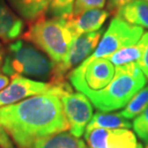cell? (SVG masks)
<instances>
[{
  "label": "cell",
  "mask_w": 148,
  "mask_h": 148,
  "mask_svg": "<svg viewBox=\"0 0 148 148\" xmlns=\"http://www.w3.org/2000/svg\"><path fill=\"white\" fill-rule=\"evenodd\" d=\"M0 125L19 148L69 129L61 98L45 92L0 107Z\"/></svg>",
  "instance_id": "6da1fadb"
},
{
  "label": "cell",
  "mask_w": 148,
  "mask_h": 148,
  "mask_svg": "<svg viewBox=\"0 0 148 148\" xmlns=\"http://www.w3.org/2000/svg\"><path fill=\"white\" fill-rule=\"evenodd\" d=\"M146 84V77L137 63L115 66L111 83L98 92L88 96L97 110L103 112L124 108Z\"/></svg>",
  "instance_id": "7a4b0ae2"
},
{
  "label": "cell",
  "mask_w": 148,
  "mask_h": 148,
  "mask_svg": "<svg viewBox=\"0 0 148 148\" xmlns=\"http://www.w3.org/2000/svg\"><path fill=\"white\" fill-rule=\"evenodd\" d=\"M75 38L64 17H40L23 34L26 41L36 45L55 64L63 61Z\"/></svg>",
  "instance_id": "3957f363"
},
{
  "label": "cell",
  "mask_w": 148,
  "mask_h": 148,
  "mask_svg": "<svg viewBox=\"0 0 148 148\" xmlns=\"http://www.w3.org/2000/svg\"><path fill=\"white\" fill-rule=\"evenodd\" d=\"M55 63L26 40H16L9 45L2 71L9 77L22 76L51 80Z\"/></svg>",
  "instance_id": "277c9868"
},
{
  "label": "cell",
  "mask_w": 148,
  "mask_h": 148,
  "mask_svg": "<svg viewBox=\"0 0 148 148\" xmlns=\"http://www.w3.org/2000/svg\"><path fill=\"white\" fill-rule=\"evenodd\" d=\"M114 72L115 66L107 58L88 57L67 77L73 88L88 97L107 87Z\"/></svg>",
  "instance_id": "5b68a950"
},
{
  "label": "cell",
  "mask_w": 148,
  "mask_h": 148,
  "mask_svg": "<svg viewBox=\"0 0 148 148\" xmlns=\"http://www.w3.org/2000/svg\"><path fill=\"white\" fill-rule=\"evenodd\" d=\"M45 92L57 94L61 98L64 94L71 92V88L66 82H43L14 76L12 78L11 84L0 90V107L14 104L28 97Z\"/></svg>",
  "instance_id": "8992f818"
},
{
  "label": "cell",
  "mask_w": 148,
  "mask_h": 148,
  "mask_svg": "<svg viewBox=\"0 0 148 148\" xmlns=\"http://www.w3.org/2000/svg\"><path fill=\"white\" fill-rule=\"evenodd\" d=\"M143 35V29L131 25L119 16L114 17L98 45L91 54L92 58H107L118 50L137 43Z\"/></svg>",
  "instance_id": "52a82bcc"
},
{
  "label": "cell",
  "mask_w": 148,
  "mask_h": 148,
  "mask_svg": "<svg viewBox=\"0 0 148 148\" xmlns=\"http://www.w3.org/2000/svg\"><path fill=\"white\" fill-rule=\"evenodd\" d=\"M101 36L102 30H98L91 33L82 34L74 38L66 57L59 64H55L52 78L49 82H66V76H69L74 69L80 66L88 57H90L98 45Z\"/></svg>",
  "instance_id": "ba28073f"
},
{
  "label": "cell",
  "mask_w": 148,
  "mask_h": 148,
  "mask_svg": "<svg viewBox=\"0 0 148 148\" xmlns=\"http://www.w3.org/2000/svg\"><path fill=\"white\" fill-rule=\"evenodd\" d=\"M61 101L69 125L70 134L79 138L93 116L90 100L81 92H69L61 97Z\"/></svg>",
  "instance_id": "9c48e42d"
},
{
  "label": "cell",
  "mask_w": 148,
  "mask_h": 148,
  "mask_svg": "<svg viewBox=\"0 0 148 148\" xmlns=\"http://www.w3.org/2000/svg\"><path fill=\"white\" fill-rule=\"evenodd\" d=\"M85 140L90 148H143L128 129L86 130Z\"/></svg>",
  "instance_id": "30bf717a"
},
{
  "label": "cell",
  "mask_w": 148,
  "mask_h": 148,
  "mask_svg": "<svg viewBox=\"0 0 148 148\" xmlns=\"http://www.w3.org/2000/svg\"><path fill=\"white\" fill-rule=\"evenodd\" d=\"M109 16L110 13L103 9H90L77 16H70L66 20L75 37H78L100 30Z\"/></svg>",
  "instance_id": "8fae6325"
},
{
  "label": "cell",
  "mask_w": 148,
  "mask_h": 148,
  "mask_svg": "<svg viewBox=\"0 0 148 148\" xmlns=\"http://www.w3.org/2000/svg\"><path fill=\"white\" fill-rule=\"evenodd\" d=\"M25 24L5 0H0V40L4 42L16 40L24 31Z\"/></svg>",
  "instance_id": "7c38bea8"
},
{
  "label": "cell",
  "mask_w": 148,
  "mask_h": 148,
  "mask_svg": "<svg viewBox=\"0 0 148 148\" xmlns=\"http://www.w3.org/2000/svg\"><path fill=\"white\" fill-rule=\"evenodd\" d=\"M21 18L33 22L45 16L52 0H8Z\"/></svg>",
  "instance_id": "4fadbf2b"
},
{
  "label": "cell",
  "mask_w": 148,
  "mask_h": 148,
  "mask_svg": "<svg viewBox=\"0 0 148 148\" xmlns=\"http://www.w3.org/2000/svg\"><path fill=\"white\" fill-rule=\"evenodd\" d=\"M115 16L131 25L148 29V1L134 0L123 6Z\"/></svg>",
  "instance_id": "5bb4252c"
},
{
  "label": "cell",
  "mask_w": 148,
  "mask_h": 148,
  "mask_svg": "<svg viewBox=\"0 0 148 148\" xmlns=\"http://www.w3.org/2000/svg\"><path fill=\"white\" fill-rule=\"evenodd\" d=\"M132 127V123L128 119L121 115L120 112H96L88 124L86 130H91L95 128L102 129H130Z\"/></svg>",
  "instance_id": "9a60e30c"
},
{
  "label": "cell",
  "mask_w": 148,
  "mask_h": 148,
  "mask_svg": "<svg viewBox=\"0 0 148 148\" xmlns=\"http://www.w3.org/2000/svg\"><path fill=\"white\" fill-rule=\"evenodd\" d=\"M145 42L146 37L143 34V37L140 38V40L137 43L118 50V51L114 52V54L107 57V59L114 66H124V64L131 63H137L143 55Z\"/></svg>",
  "instance_id": "2e32d148"
},
{
  "label": "cell",
  "mask_w": 148,
  "mask_h": 148,
  "mask_svg": "<svg viewBox=\"0 0 148 148\" xmlns=\"http://www.w3.org/2000/svg\"><path fill=\"white\" fill-rule=\"evenodd\" d=\"M84 141L69 133H58L38 140L34 148H82Z\"/></svg>",
  "instance_id": "e0dca14e"
},
{
  "label": "cell",
  "mask_w": 148,
  "mask_h": 148,
  "mask_svg": "<svg viewBox=\"0 0 148 148\" xmlns=\"http://www.w3.org/2000/svg\"><path fill=\"white\" fill-rule=\"evenodd\" d=\"M148 107V86L143 87L138 91L125 106V109L120 112L126 119H132L138 116Z\"/></svg>",
  "instance_id": "ac0fdd59"
},
{
  "label": "cell",
  "mask_w": 148,
  "mask_h": 148,
  "mask_svg": "<svg viewBox=\"0 0 148 148\" xmlns=\"http://www.w3.org/2000/svg\"><path fill=\"white\" fill-rule=\"evenodd\" d=\"M75 0H52L47 11L50 17L67 18L72 14Z\"/></svg>",
  "instance_id": "d6986e66"
},
{
  "label": "cell",
  "mask_w": 148,
  "mask_h": 148,
  "mask_svg": "<svg viewBox=\"0 0 148 148\" xmlns=\"http://www.w3.org/2000/svg\"><path fill=\"white\" fill-rule=\"evenodd\" d=\"M132 126L138 138L148 143V107L136 117Z\"/></svg>",
  "instance_id": "ffe728a7"
},
{
  "label": "cell",
  "mask_w": 148,
  "mask_h": 148,
  "mask_svg": "<svg viewBox=\"0 0 148 148\" xmlns=\"http://www.w3.org/2000/svg\"><path fill=\"white\" fill-rule=\"evenodd\" d=\"M106 1L107 0H75L71 16H77L90 9H103Z\"/></svg>",
  "instance_id": "44dd1931"
},
{
  "label": "cell",
  "mask_w": 148,
  "mask_h": 148,
  "mask_svg": "<svg viewBox=\"0 0 148 148\" xmlns=\"http://www.w3.org/2000/svg\"><path fill=\"white\" fill-rule=\"evenodd\" d=\"M144 35H145V37H146V42H145V45H144L143 55H141L140 60L137 62V64L138 67H140V69L144 74V76L148 79V32Z\"/></svg>",
  "instance_id": "7402d4cb"
},
{
  "label": "cell",
  "mask_w": 148,
  "mask_h": 148,
  "mask_svg": "<svg viewBox=\"0 0 148 148\" xmlns=\"http://www.w3.org/2000/svg\"><path fill=\"white\" fill-rule=\"evenodd\" d=\"M134 1V0H107V8L110 14H116V13L120 10L123 6L127 5L128 3Z\"/></svg>",
  "instance_id": "603a6c76"
},
{
  "label": "cell",
  "mask_w": 148,
  "mask_h": 148,
  "mask_svg": "<svg viewBox=\"0 0 148 148\" xmlns=\"http://www.w3.org/2000/svg\"><path fill=\"white\" fill-rule=\"evenodd\" d=\"M13 143L11 141L8 134L0 125V148H13Z\"/></svg>",
  "instance_id": "cb8c5ba5"
},
{
  "label": "cell",
  "mask_w": 148,
  "mask_h": 148,
  "mask_svg": "<svg viewBox=\"0 0 148 148\" xmlns=\"http://www.w3.org/2000/svg\"><path fill=\"white\" fill-rule=\"evenodd\" d=\"M9 84V76L5 74H0V90L5 88Z\"/></svg>",
  "instance_id": "d4e9b609"
},
{
  "label": "cell",
  "mask_w": 148,
  "mask_h": 148,
  "mask_svg": "<svg viewBox=\"0 0 148 148\" xmlns=\"http://www.w3.org/2000/svg\"><path fill=\"white\" fill-rule=\"evenodd\" d=\"M5 50L3 48H0V71H2V66L4 64V59H5Z\"/></svg>",
  "instance_id": "484cf974"
},
{
  "label": "cell",
  "mask_w": 148,
  "mask_h": 148,
  "mask_svg": "<svg viewBox=\"0 0 148 148\" xmlns=\"http://www.w3.org/2000/svg\"><path fill=\"white\" fill-rule=\"evenodd\" d=\"M82 148H88V147H87V146H86L85 144H84V145H83V147H82Z\"/></svg>",
  "instance_id": "4316f807"
},
{
  "label": "cell",
  "mask_w": 148,
  "mask_h": 148,
  "mask_svg": "<svg viewBox=\"0 0 148 148\" xmlns=\"http://www.w3.org/2000/svg\"><path fill=\"white\" fill-rule=\"evenodd\" d=\"M144 148H148V143L146 144V145H145V147H144Z\"/></svg>",
  "instance_id": "83f0119b"
},
{
  "label": "cell",
  "mask_w": 148,
  "mask_h": 148,
  "mask_svg": "<svg viewBox=\"0 0 148 148\" xmlns=\"http://www.w3.org/2000/svg\"><path fill=\"white\" fill-rule=\"evenodd\" d=\"M0 48H2V45H1V42H0Z\"/></svg>",
  "instance_id": "f1b7e54d"
},
{
  "label": "cell",
  "mask_w": 148,
  "mask_h": 148,
  "mask_svg": "<svg viewBox=\"0 0 148 148\" xmlns=\"http://www.w3.org/2000/svg\"><path fill=\"white\" fill-rule=\"evenodd\" d=\"M146 1H148V0H146Z\"/></svg>",
  "instance_id": "f546056e"
}]
</instances>
